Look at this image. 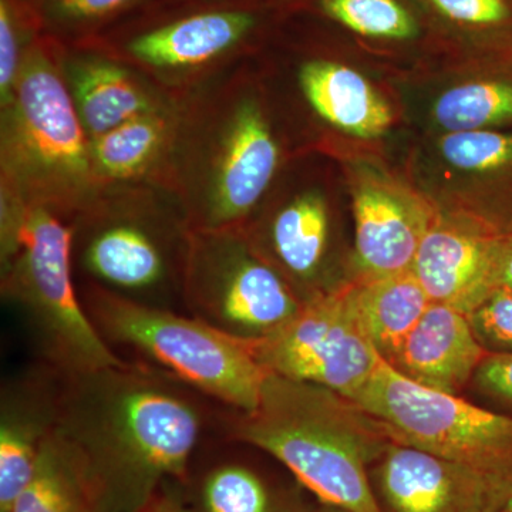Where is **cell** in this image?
<instances>
[{
    "mask_svg": "<svg viewBox=\"0 0 512 512\" xmlns=\"http://www.w3.org/2000/svg\"><path fill=\"white\" fill-rule=\"evenodd\" d=\"M220 430L274 458L319 504L382 512L370 470L393 440L348 397L268 373L258 406L224 409Z\"/></svg>",
    "mask_w": 512,
    "mask_h": 512,
    "instance_id": "2",
    "label": "cell"
},
{
    "mask_svg": "<svg viewBox=\"0 0 512 512\" xmlns=\"http://www.w3.org/2000/svg\"><path fill=\"white\" fill-rule=\"evenodd\" d=\"M165 131L167 123L154 111L90 140L94 171L111 180L136 177L163 147Z\"/></svg>",
    "mask_w": 512,
    "mask_h": 512,
    "instance_id": "24",
    "label": "cell"
},
{
    "mask_svg": "<svg viewBox=\"0 0 512 512\" xmlns=\"http://www.w3.org/2000/svg\"><path fill=\"white\" fill-rule=\"evenodd\" d=\"M190 229L133 214L96 215L74 225L73 251L93 288L144 305L183 311V274ZM184 308V305H183Z\"/></svg>",
    "mask_w": 512,
    "mask_h": 512,
    "instance_id": "9",
    "label": "cell"
},
{
    "mask_svg": "<svg viewBox=\"0 0 512 512\" xmlns=\"http://www.w3.org/2000/svg\"><path fill=\"white\" fill-rule=\"evenodd\" d=\"M224 407L153 367L63 376L57 433L79 461L93 512H141L165 485L187 481Z\"/></svg>",
    "mask_w": 512,
    "mask_h": 512,
    "instance_id": "1",
    "label": "cell"
},
{
    "mask_svg": "<svg viewBox=\"0 0 512 512\" xmlns=\"http://www.w3.org/2000/svg\"><path fill=\"white\" fill-rule=\"evenodd\" d=\"M183 305L212 328L258 343L288 325L305 302L245 229H191Z\"/></svg>",
    "mask_w": 512,
    "mask_h": 512,
    "instance_id": "5",
    "label": "cell"
},
{
    "mask_svg": "<svg viewBox=\"0 0 512 512\" xmlns=\"http://www.w3.org/2000/svg\"><path fill=\"white\" fill-rule=\"evenodd\" d=\"M437 126L446 133L504 130L512 126V80H471L441 94L433 107Z\"/></svg>",
    "mask_w": 512,
    "mask_h": 512,
    "instance_id": "23",
    "label": "cell"
},
{
    "mask_svg": "<svg viewBox=\"0 0 512 512\" xmlns=\"http://www.w3.org/2000/svg\"><path fill=\"white\" fill-rule=\"evenodd\" d=\"M80 295L97 332L117 355L131 353L127 360L153 367L231 412L258 406L268 372L256 359L254 343L188 312L127 301L93 286Z\"/></svg>",
    "mask_w": 512,
    "mask_h": 512,
    "instance_id": "4",
    "label": "cell"
},
{
    "mask_svg": "<svg viewBox=\"0 0 512 512\" xmlns=\"http://www.w3.org/2000/svg\"><path fill=\"white\" fill-rule=\"evenodd\" d=\"M255 26L251 13L224 10L190 16L131 40V55L161 69L210 62L238 45Z\"/></svg>",
    "mask_w": 512,
    "mask_h": 512,
    "instance_id": "19",
    "label": "cell"
},
{
    "mask_svg": "<svg viewBox=\"0 0 512 512\" xmlns=\"http://www.w3.org/2000/svg\"><path fill=\"white\" fill-rule=\"evenodd\" d=\"M302 92L330 126L359 138L383 136L393 113L375 86L346 64L312 60L299 73Z\"/></svg>",
    "mask_w": 512,
    "mask_h": 512,
    "instance_id": "18",
    "label": "cell"
},
{
    "mask_svg": "<svg viewBox=\"0 0 512 512\" xmlns=\"http://www.w3.org/2000/svg\"><path fill=\"white\" fill-rule=\"evenodd\" d=\"M474 380L484 393L512 404V352L488 353Z\"/></svg>",
    "mask_w": 512,
    "mask_h": 512,
    "instance_id": "29",
    "label": "cell"
},
{
    "mask_svg": "<svg viewBox=\"0 0 512 512\" xmlns=\"http://www.w3.org/2000/svg\"><path fill=\"white\" fill-rule=\"evenodd\" d=\"M18 20L10 0H0V96L9 106L22 67Z\"/></svg>",
    "mask_w": 512,
    "mask_h": 512,
    "instance_id": "28",
    "label": "cell"
},
{
    "mask_svg": "<svg viewBox=\"0 0 512 512\" xmlns=\"http://www.w3.org/2000/svg\"><path fill=\"white\" fill-rule=\"evenodd\" d=\"M279 160L281 150L264 110L255 100H242L222 127L208 192L192 215L190 228L244 229L274 180Z\"/></svg>",
    "mask_w": 512,
    "mask_h": 512,
    "instance_id": "10",
    "label": "cell"
},
{
    "mask_svg": "<svg viewBox=\"0 0 512 512\" xmlns=\"http://www.w3.org/2000/svg\"><path fill=\"white\" fill-rule=\"evenodd\" d=\"M507 235L470 212L440 211L417 251L414 275L431 301L470 315L498 289Z\"/></svg>",
    "mask_w": 512,
    "mask_h": 512,
    "instance_id": "12",
    "label": "cell"
},
{
    "mask_svg": "<svg viewBox=\"0 0 512 512\" xmlns=\"http://www.w3.org/2000/svg\"><path fill=\"white\" fill-rule=\"evenodd\" d=\"M353 402L379 420L397 443L464 464L494 480L512 474L510 416L414 383L386 360Z\"/></svg>",
    "mask_w": 512,
    "mask_h": 512,
    "instance_id": "7",
    "label": "cell"
},
{
    "mask_svg": "<svg viewBox=\"0 0 512 512\" xmlns=\"http://www.w3.org/2000/svg\"><path fill=\"white\" fill-rule=\"evenodd\" d=\"M254 348L271 375L326 387L350 400L384 360L367 335L350 279L309 299L288 325Z\"/></svg>",
    "mask_w": 512,
    "mask_h": 512,
    "instance_id": "8",
    "label": "cell"
},
{
    "mask_svg": "<svg viewBox=\"0 0 512 512\" xmlns=\"http://www.w3.org/2000/svg\"><path fill=\"white\" fill-rule=\"evenodd\" d=\"M498 288L512 289V234L505 237L498 265Z\"/></svg>",
    "mask_w": 512,
    "mask_h": 512,
    "instance_id": "33",
    "label": "cell"
},
{
    "mask_svg": "<svg viewBox=\"0 0 512 512\" xmlns=\"http://www.w3.org/2000/svg\"><path fill=\"white\" fill-rule=\"evenodd\" d=\"M468 318L488 352H512V289L498 288Z\"/></svg>",
    "mask_w": 512,
    "mask_h": 512,
    "instance_id": "26",
    "label": "cell"
},
{
    "mask_svg": "<svg viewBox=\"0 0 512 512\" xmlns=\"http://www.w3.org/2000/svg\"><path fill=\"white\" fill-rule=\"evenodd\" d=\"M487 512H512V474L494 480Z\"/></svg>",
    "mask_w": 512,
    "mask_h": 512,
    "instance_id": "32",
    "label": "cell"
},
{
    "mask_svg": "<svg viewBox=\"0 0 512 512\" xmlns=\"http://www.w3.org/2000/svg\"><path fill=\"white\" fill-rule=\"evenodd\" d=\"M451 25L468 30H495L512 22L510 0H427Z\"/></svg>",
    "mask_w": 512,
    "mask_h": 512,
    "instance_id": "27",
    "label": "cell"
},
{
    "mask_svg": "<svg viewBox=\"0 0 512 512\" xmlns=\"http://www.w3.org/2000/svg\"><path fill=\"white\" fill-rule=\"evenodd\" d=\"M63 376L40 362L9 376L0 390V512L12 511L43 444L56 433Z\"/></svg>",
    "mask_w": 512,
    "mask_h": 512,
    "instance_id": "14",
    "label": "cell"
},
{
    "mask_svg": "<svg viewBox=\"0 0 512 512\" xmlns=\"http://www.w3.org/2000/svg\"><path fill=\"white\" fill-rule=\"evenodd\" d=\"M131 2L133 0H56L53 12L62 19H97L110 15Z\"/></svg>",
    "mask_w": 512,
    "mask_h": 512,
    "instance_id": "30",
    "label": "cell"
},
{
    "mask_svg": "<svg viewBox=\"0 0 512 512\" xmlns=\"http://www.w3.org/2000/svg\"><path fill=\"white\" fill-rule=\"evenodd\" d=\"M87 511L93 510L82 468L56 430L43 444L32 477L10 512Z\"/></svg>",
    "mask_w": 512,
    "mask_h": 512,
    "instance_id": "22",
    "label": "cell"
},
{
    "mask_svg": "<svg viewBox=\"0 0 512 512\" xmlns=\"http://www.w3.org/2000/svg\"><path fill=\"white\" fill-rule=\"evenodd\" d=\"M6 164L16 178L40 191L39 204L73 205L94 168L92 144L72 92L43 47L23 55L8 106Z\"/></svg>",
    "mask_w": 512,
    "mask_h": 512,
    "instance_id": "6",
    "label": "cell"
},
{
    "mask_svg": "<svg viewBox=\"0 0 512 512\" xmlns=\"http://www.w3.org/2000/svg\"><path fill=\"white\" fill-rule=\"evenodd\" d=\"M357 311L373 345L392 362L431 305L413 269L372 279H350Z\"/></svg>",
    "mask_w": 512,
    "mask_h": 512,
    "instance_id": "20",
    "label": "cell"
},
{
    "mask_svg": "<svg viewBox=\"0 0 512 512\" xmlns=\"http://www.w3.org/2000/svg\"><path fill=\"white\" fill-rule=\"evenodd\" d=\"M370 477L382 512H487L494 484L474 468L397 441Z\"/></svg>",
    "mask_w": 512,
    "mask_h": 512,
    "instance_id": "13",
    "label": "cell"
},
{
    "mask_svg": "<svg viewBox=\"0 0 512 512\" xmlns=\"http://www.w3.org/2000/svg\"><path fill=\"white\" fill-rule=\"evenodd\" d=\"M141 512H190L184 503L180 484L165 485L160 494Z\"/></svg>",
    "mask_w": 512,
    "mask_h": 512,
    "instance_id": "31",
    "label": "cell"
},
{
    "mask_svg": "<svg viewBox=\"0 0 512 512\" xmlns=\"http://www.w3.org/2000/svg\"><path fill=\"white\" fill-rule=\"evenodd\" d=\"M261 254L288 279L303 302L330 291L325 268L330 249V215L315 192L286 202L261 234H248Z\"/></svg>",
    "mask_w": 512,
    "mask_h": 512,
    "instance_id": "17",
    "label": "cell"
},
{
    "mask_svg": "<svg viewBox=\"0 0 512 512\" xmlns=\"http://www.w3.org/2000/svg\"><path fill=\"white\" fill-rule=\"evenodd\" d=\"M74 225L55 208L16 197L3 205V296L22 313L40 362L62 376L121 365L74 284Z\"/></svg>",
    "mask_w": 512,
    "mask_h": 512,
    "instance_id": "3",
    "label": "cell"
},
{
    "mask_svg": "<svg viewBox=\"0 0 512 512\" xmlns=\"http://www.w3.org/2000/svg\"><path fill=\"white\" fill-rule=\"evenodd\" d=\"M220 431L202 446L208 460L192 461L187 481L180 485L190 512H305L299 491L276 484L258 467L227 450Z\"/></svg>",
    "mask_w": 512,
    "mask_h": 512,
    "instance_id": "16",
    "label": "cell"
},
{
    "mask_svg": "<svg viewBox=\"0 0 512 512\" xmlns=\"http://www.w3.org/2000/svg\"><path fill=\"white\" fill-rule=\"evenodd\" d=\"M326 16L357 35L409 40L419 32L416 18L400 0H320Z\"/></svg>",
    "mask_w": 512,
    "mask_h": 512,
    "instance_id": "25",
    "label": "cell"
},
{
    "mask_svg": "<svg viewBox=\"0 0 512 512\" xmlns=\"http://www.w3.org/2000/svg\"><path fill=\"white\" fill-rule=\"evenodd\" d=\"M87 512H93V511H87Z\"/></svg>",
    "mask_w": 512,
    "mask_h": 512,
    "instance_id": "35",
    "label": "cell"
},
{
    "mask_svg": "<svg viewBox=\"0 0 512 512\" xmlns=\"http://www.w3.org/2000/svg\"><path fill=\"white\" fill-rule=\"evenodd\" d=\"M488 353L466 313L431 302L390 365L421 386L458 394Z\"/></svg>",
    "mask_w": 512,
    "mask_h": 512,
    "instance_id": "15",
    "label": "cell"
},
{
    "mask_svg": "<svg viewBox=\"0 0 512 512\" xmlns=\"http://www.w3.org/2000/svg\"><path fill=\"white\" fill-rule=\"evenodd\" d=\"M70 92L90 140L156 111L148 94L126 70L103 60L74 64Z\"/></svg>",
    "mask_w": 512,
    "mask_h": 512,
    "instance_id": "21",
    "label": "cell"
},
{
    "mask_svg": "<svg viewBox=\"0 0 512 512\" xmlns=\"http://www.w3.org/2000/svg\"><path fill=\"white\" fill-rule=\"evenodd\" d=\"M355 268L352 279H372L413 268L421 242L439 208L409 185L375 171L352 183Z\"/></svg>",
    "mask_w": 512,
    "mask_h": 512,
    "instance_id": "11",
    "label": "cell"
},
{
    "mask_svg": "<svg viewBox=\"0 0 512 512\" xmlns=\"http://www.w3.org/2000/svg\"><path fill=\"white\" fill-rule=\"evenodd\" d=\"M305 512H349L340 510V508L330 507V505L319 504L316 507H309Z\"/></svg>",
    "mask_w": 512,
    "mask_h": 512,
    "instance_id": "34",
    "label": "cell"
}]
</instances>
